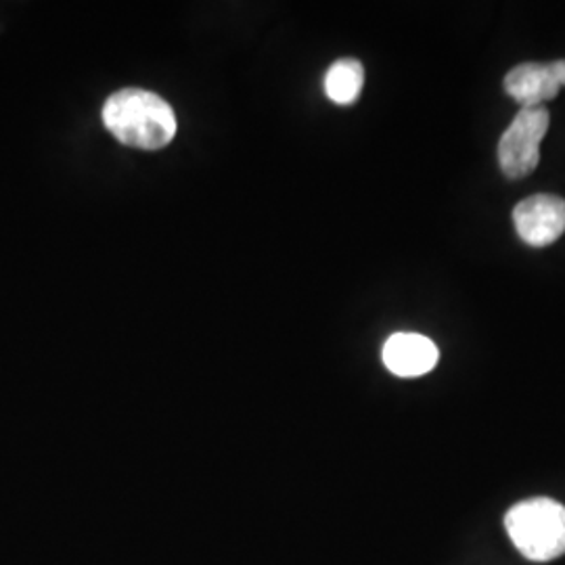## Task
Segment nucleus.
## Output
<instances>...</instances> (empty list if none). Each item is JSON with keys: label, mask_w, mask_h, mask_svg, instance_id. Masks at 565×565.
Returning a JSON list of instances; mask_svg holds the SVG:
<instances>
[{"label": "nucleus", "mask_w": 565, "mask_h": 565, "mask_svg": "<svg viewBox=\"0 0 565 565\" xmlns=\"http://www.w3.org/2000/svg\"><path fill=\"white\" fill-rule=\"evenodd\" d=\"M105 128L128 147L156 151L177 135V116L172 107L156 93L126 88L111 95L103 107Z\"/></svg>", "instance_id": "nucleus-1"}, {"label": "nucleus", "mask_w": 565, "mask_h": 565, "mask_svg": "<svg viewBox=\"0 0 565 565\" xmlns=\"http://www.w3.org/2000/svg\"><path fill=\"white\" fill-rule=\"evenodd\" d=\"M505 527L511 543L530 562H553L565 553V507L536 497L509 509Z\"/></svg>", "instance_id": "nucleus-2"}, {"label": "nucleus", "mask_w": 565, "mask_h": 565, "mask_svg": "<svg viewBox=\"0 0 565 565\" xmlns=\"http://www.w3.org/2000/svg\"><path fill=\"white\" fill-rule=\"evenodd\" d=\"M551 124L545 107H522L499 141V166L507 179H524L541 160V142Z\"/></svg>", "instance_id": "nucleus-3"}, {"label": "nucleus", "mask_w": 565, "mask_h": 565, "mask_svg": "<svg viewBox=\"0 0 565 565\" xmlns=\"http://www.w3.org/2000/svg\"><path fill=\"white\" fill-rule=\"evenodd\" d=\"M513 223L522 242L546 247L565 233V200L557 195H532L513 207Z\"/></svg>", "instance_id": "nucleus-4"}, {"label": "nucleus", "mask_w": 565, "mask_h": 565, "mask_svg": "<svg viewBox=\"0 0 565 565\" xmlns=\"http://www.w3.org/2000/svg\"><path fill=\"white\" fill-rule=\"evenodd\" d=\"M384 364L398 377H422L440 359L436 343L419 333H396L384 345Z\"/></svg>", "instance_id": "nucleus-5"}, {"label": "nucleus", "mask_w": 565, "mask_h": 565, "mask_svg": "<svg viewBox=\"0 0 565 565\" xmlns=\"http://www.w3.org/2000/svg\"><path fill=\"white\" fill-rule=\"evenodd\" d=\"M505 93L522 107H545L553 102L562 86L555 81L548 63H522L505 76Z\"/></svg>", "instance_id": "nucleus-6"}, {"label": "nucleus", "mask_w": 565, "mask_h": 565, "mask_svg": "<svg viewBox=\"0 0 565 565\" xmlns=\"http://www.w3.org/2000/svg\"><path fill=\"white\" fill-rule=\"evenodd\" d=\"M364 86V67L361 61L338 60L324 76V93L338 105H352L361 97Z\"/></svg>", "instance_id": "nucleus-7"}, {"label": "nucleus", "mask_w": 565, "mask_h": 565, "mask_svg": "<svg viewBox=\"0 0 565 565\" xmlns=\"http://www.w3.org/2000/svg\"><path fill=\"white\" fill-rule=\"evenodd\" d=\"M548 67H551V72H553L557 84L565 86V60L551 61Z\"/></svg>", "instance_id": "nucleus-8"}]
</instances>
